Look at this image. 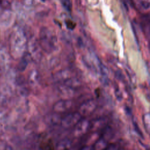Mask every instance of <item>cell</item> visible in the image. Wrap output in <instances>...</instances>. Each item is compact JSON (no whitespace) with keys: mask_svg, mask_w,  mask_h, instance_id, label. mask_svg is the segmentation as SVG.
I'll use <instances>...</instances> for the list:
<instances>
[{"mask_svg":"<svg viewBox=\"0 0 150 150\" xmlns=\"http://www.w3.org/2000/svg\"><path fill=\"white\" fill-rule=\"evenodd\" d=\"M134 128H135L136 131L137 132V133L140 135V137H141L143 138V134H142V133L141 132V131H140L139 128V127H138V124H137V122H134Z\"/></svg>","mask_w":150,"mask_h":150,"instance_id":"14","label":"cell"},{"mask_svg":"<svg viewBox=\"0 0 150 150\" xmlns=\"http://www.w3.org/2000/svg\"><path fill=\"white\" fill-rule=\"evenodd\" d=\"M108 146L107 141L105 138H100L94 143L93 148L94 149H106Z\"/></svg>","mask_w":150,"mask_h":150,"instance_id":"9","label":"cell"},{"mask_svg":"<svg viewBox=\"0 0 150 150\" xmlns=\"http://www.w3.org/2000/svg\"><path fill=\"white\" fill-rule=\"evenodd\" d=\"M142 121L145 131L149 134L150 131V115L149 112L145 113L142 115Z\"/></svg>","mask_w":150,"mask_h":150,"instance_id":"11","label":"cell"},{"mask_svg":"<svg viewBox=\"0 0 150 150\" xmlns=\"http://www.w3.org/2000/svg\"><path fill=\"white\" fill-rule=\"evenodd\" d=\"M71 145V142L69 139H64L60 141L56 146L57 149H69Z\"/></svg>","mask_w":150,"mask_h":150,"instance_id":"10","label":"cell"},{"mask_svg":"<svg viewBox=\"0 0 150 150\" xmlns=\"http://www.w3.org/2000/svg\"><path fill=\"white\" fill-rule=\"evenodd\" d=\"M73 102L69 99H62L56 101L53 105L52 110L55 113L65 112L71 108Z\"/></svg>","mask_w":150,"mask_h":150,"instance_id":"5","label":"cell"},{"mask_svg":"<svg viewBox=\"0 0 150 150\" xmlns=\"http://www.w3.org/2000/svg\"><path fill=\"white\" fill-rule=\"evenodd\" d=\"M66 25H67V27L68 29H73L75 27V23L74 22H73L71 21H67L66 22Z\"/></svg>","mask_w":150,"mask_h":150,"instance_id":"13","label":"cell"},{"mask_svg":"<svg viewBox=\"0 0 150 150\" xmlns=\"http://www.w3.org/2000/svg\"><path fill=\"white\" fill-rule=\"evenodd\" d=\"M107 122V119L106 118L101 117L94 120L92 122H90V130L97 131L105 127Z\"/></svg>","mask_w":150,"mask_h":150,"instance_id":"7","label":"cell"},{"mask_svg":"<svg viewBox=\"0 0 150 150\" xmlns=\"http://www.w3.org/2000/svg\"><path fill=\"white\" fill-rule=\"evenodd\" d=\"M90 122L86 119H81L73 127V135L80 137L85 135L90 130Z\"/></svg>","mask_w":150,"mask_h":150,"instance_id":"4","label":"cell"},{"mask_svg":"<svg viewBox=\"0 0 150 150\" xmlns=\"http://www.w3.org/2000/svg\"><path fill=\"white\" fill-rule=\"evenodd\" d=\"M73 77L71 71L67 69L61 70L56 72L53 76V79L56 82H64L65 80Z\"/></svg>","mask_w":150,"mask_h":150,"instance_id":"6","label":"cell"},{"mask_svg":"<svg viewBox=\"0 0 150 150\" xmlns=\"http://www.w3.org/2000/svg\"><path fill=\"white\" fill-rule=\"evenodd\" d=\"M97 108V103L93 100H88L83 103L79 108L78 112L81 117H86L92 114Z\"/></svg>","mask_w":150,"mask_h":150,"instance_id":"3","label":"cell"},{"mask_svg":"<svg viewBox=\"0 0 150 150\" xmlns=\"http://www.w3.org/2000/svg\"><path fill=\"white\" fill-rule=\"evenodd\" d=\"M81 117H82L78 112L69 113L61 119V126L66 129L73 127L81 119Z\"/></svg>","mask_w":150,"mask_h":150,"instance_id":"2","label":"cell"},{"mask_svg":"<svg viewBox=\"0 0 150 150\" xmlns=\"http://www.w3.org/2000/svg\"><path fill=\"white\" fill-rule=\"evenodd\" d=\"M63 84L74 90L76 89L79 88L81 86V83L80 81V80H79L77 78L73 76L70 78H69L64 82H63Z\"/></svg>","mask_w":150,"mask_h":150,"instance_id":"8","label":"cell"},{"mask_svg":"<svg viewBox=\"0 0 150 150\" xmlns=\"http://www.w3.org/2000/svg\"><path fill=\"white\" fill-rule=\"evenodd\" d=\"M64 8L69 12H70L72 9L71 0H60Z\"/></svg>","mask_w":150,"mask_h":150,"instance_id":"12","label":"cell"},{"mask_svg":"<svg viewBox=\"0 0 150 150\" xmlns=\"http://www.w3.org/2000/svg\"><path fill=\"white\" fill-rule=\"evenodd\" d=\"M39 43L42 50L47 53L53 52L58 47L56 35L46 27H42L40 29Z\"/></svg>","mask_w":150,"mask_h":150,"instance_id":"1","label":"cell"}]
</instances>
